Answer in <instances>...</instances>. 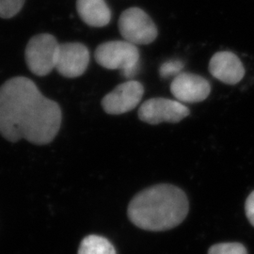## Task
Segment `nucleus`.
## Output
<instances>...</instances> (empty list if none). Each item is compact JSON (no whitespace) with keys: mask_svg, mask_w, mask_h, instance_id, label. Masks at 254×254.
Here are the masks:
<instances>
[{"mask_svg":"<svg viewBox=\"0 0 254 254\" xmlns=\"http://www.w3.org/2000/svg\"><path fill=\"white\" fill-rule=\"evenodd\" d=\"M63 113L31 79L17 76L0 87V134L11 142L22 138L36 145L50 143L62 126Z\"/></svg>","mask_w":254,"mask_h":254,"instance_id":"obj_1","label":"nucleus"},{"mask_svg":"<svg viewBox=\"0 0 254 254\" xmlns=\"http://www.w3.org/2000/svg\"><path fill=\"white\" fill-rule=\"evenodd\" d=\"M189 213V200L181 189L157 185L139 192L128 206V217L146 231H166L178 226Z\"/></svg>","mask_w":254,"mask_h":254,"instance_id":"obj_2","label":"nucleus"},{"mask_svg":"<svg viewBox=\"0 0 254 254\" xmlns=\"http://www.w3.org/2000/svg\"><path fill=\"white\" fill-rule=\"evenodd\" d=\"M96 63L109 70H120L124 77L131 79L139 70L140 54L137 47L127 41H110L95 50Z\"/></svg>","mask_w":254,"mask_h":254,"instance_id":"obj_3","label":"nucleus"},{"mask_svg":"<svg viewBox=\"0 0 254 254\" xmlns=\"http://www.w3.org/2000/svg\"><path fill=\"white\" fill-rule=\"evenodd\" d=\"M60 45L51 34L32 37L26 48V63L31 73L38 76L51 73L56 68Z\"/></svg>","mask_w":254,"mask_h":254,"instance_id":"obj_4","label":"nucleus"},{"mask_svg":"<svg viewBox=\"0 0 254 254\" xmlns=\"http://www.w3.org/2000/svg\"><path fill=\"white\" fill-rule=\"evenodd\" d=\"M121 35L133 45H150L158 35L154 21L143 9L133 7L126 9L119 19Z\"/></svg>","mask_w":254,"mask_h":254,"instance_id":"obj_5","label":"nucleus"},{"mask_svg":"<svg viewBox=\"0 0 254 254\" xmlns=\"http://www.w3.org/2000/svg\"><path fill=\"white\" fill-rule=\"evenodd\" d=\"M190 109L177 100L152 98L144 102L138 110V118L149 125L161 123L177 124L190 115Z\"/></svg>","mask_w":254,"mask_h":254,"instance_id":"obj_6","label":"nucleus"},{"mask_svg":"<svg viewBox=\"0 0 254 254\" xmlns=\"http://www.w3.org/2000/svg\"><path fill=\"white\" fill-rule=\"evenodd\" d=\"M144 94L140 82L128 80L120 84L102 100V108L110 115H120L135 109Z\"/></svg>","mask_w":254,"mask_h":254,"instance_id":"obj_7","label":"nucleus"},{"mask_svg":"<svg viewBox=\"0 0 254 254\" xmlns=\"http://www.w3.org/2000/svg\"><path fill=\"white\" fill-rule=\"evenodd\" d=\"M90 64V51L80 43L61 44L56 68L61 75L67 78L81 76Z\"/></svg>","mask_w":254,"mask_h":254,"instance_id":"obj_8","label":"nucleus"},{"mask_svg":"<svg viewBox=\"0 0 254 254\" xmlns=\"http://www.w3.org/2000/svg\"><path fill=\"white\" fill-rule=\"evenodd\" d=\"M171 92L183 104L199 103L205 100L211 92V86L202 76L191 73H181L173 78Z\"/></svg>","mask_w":254,"mask_h":254,"instance_id":"obj_9","label":"nucleus"},{"mask_svg":"<svg viewBox=\"0 0 254 254\" xmlns=\"http://www.w3.org/2000/svg\"><path fill=\"white\" fill-rule=\"evenodd\" d=\"M209 72L219 81L235 85L244 77L245 69L236 54L230 51H219L211 58Z\"/></svg>","mask_w":254,"mask_h":254,"instance_id":"obj_10","label":"nucleus"},{"mask_svg":"<svg viewBox=\"0 0 254 254\" xmlns=\"http://www.w3.org/2000/svg\"><path fill=\"white\" fill-rule=\"evenodd\" d=\"M79 17L88 26L103 27L111 21V10L105 0H76Z\"/></svg>","mask_w":254,"mask_h":254,"instance_id":"obj_11","label":"nucleus"},{"mask_svg":"<svg viewBox=\"0 0 254 254\" xmlns=\"http://www.w3.org/2000/svg\"><path fill=\"white\" fill-rule=\"evenodd\" d=\"M78 254H117L115 248L105 237L91 235L82 240Z\"/></svg>","mask_w":254,"mask_h":254,"instance_id":"obj_12","label":"nucleus"},{"mask_svg":"<svg viewBox=\"0 0 254 254\" xmlns=\"http://www.w3.org/2000/svg\"><path fill=\"white\" fill-rule=\"evenodd\" d=\"M208 254H248L245 246L241 243H219L209 249Z\"/></svg>","mask_w":254,"mask_h":254,"instance_id":"obj_13","label":"nucleus"},{"mask_svg":"<svg viewBox=\"0 0 254 254\" xmlns=\"http://www.w3.org/2000/svg\"><path fill=\"white\" fill-rule=\"evenodd\" d=\"M26 0H0V17L9 19L22 9Z\"/></svg>","mask_w":254,"mask_h":254,"instance_id":"obj_14","label":"nucleus"},{"mask_svg":"<svg viewBox=\"0 0 254 254\" xmlns=\"http://www.w3.org/2000/svg\"><path fill=\"white\" fill-rule=\"evenodd\" d=\"M184 63L179 60H173L164 63L159 68V73L162 78H169L171 76H177L182 73Z\"/></svg>","mask_w":254,"mask_h":254,"instance_id":"obj_15","label":"nucleus"},{"mask_svg":"<svg viewBox=\"0 0 254 254\" xmlns=\"http://www.w3.org/2000/svg\"><path fill=\"white\" fill-rule=\"evenodd\" d=\"M245 211L247 218L254 227V191L247 198L245 203Z\"/></svg>","mask_w":254,"mask_h":254,"instance_id":"obj_16","label":"nucleus"}]
</instances>
